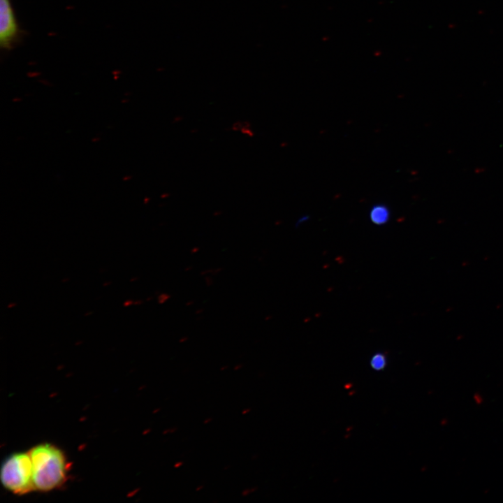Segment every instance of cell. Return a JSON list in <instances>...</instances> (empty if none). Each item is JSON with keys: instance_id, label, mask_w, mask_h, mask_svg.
I'll list each match as a JSON object with an SVG mask.
<instances>
[{"instance_id": "4", "label": "cell", "mask_w": 503, "mask_h": 503, "mask_svg": "<svg viewBox=\"0 0 503 503\" xmlns=\"http://www.w3.org/2000/svg\"><path fill=\"white\" fill-rule=\"evenodd\" d=\"M370 219L376 224H382L387 221L389 212L385 206L376 205L370 212Z\"/></svg>"}, {"instance_id": "2", "label": "cell", "mask_w": 503, "mask_h": 503, "mask_svg": "<svg viewBox=\"0 0 503 503\" xmlns=\"http://www.w3.org/2000/svg\"><path fill=\"white\" fill-rule=\"evenodd\" d=\"M0 479L6 490L16 495L35 490L29 452L15 453L7 457L1 467Z\"/></svg>"}, {"instance_id": "12", "label": "cell", "mask_w": 503, "mask_h": 503, "mask_svg": "<svg viewBox=\"0 0 503 503\" xmlns=\"http://www.w3.org/2000/svg\"><path fill=\"white\" fill-rule=\"evenodd\" d=\"M242 367V365L239 364V365H235L233 369H234V370L237 371V370H240Z\"/></svg>"}, {"instance_id": "13", "label": "cell", "mask_w": 503, "mask_h": 503, "mask_svg": "<svg viewBox=\"0 0 503 503\" xmlns=\"http://www.w3.org/2000/svg\"><path fill=\"white\" fill-rule=\"evenodd\" d=\"M258 455H257V454H254L252 456V460H256V459H258Z\"/></svg>"}, {"instance_id": "6", "label": "cell", "mask_w": 503, "mask_h": 503, "mask_svg": "<svg viewBox=\"0 0 503 503\" xmlns=\"http://www.w3.org/2000/svg\"><path fill=\"white\" fill-rule=\"evenodd\" d=\"M258 486H254L252 488H245L244 490H242L241 495L244 496V497L248 496L250 494L256 492L258 490Z\"/></svg>"}, {"instance_id": "7", "label": "cell", "mask_w": 503, "mask_h": 503, "mask_svg": "<svg viewBox=\"0 0 503 503\" xmlns=\"http://www.w3.org/2000/svg\"><path fill=\"white\" fill-rule=\"evenodd\" d=\"M177 430V427L170 428L166 429V430L163 432V434H172V433H175Z\"/></svg>"}, {"instance_id": "8", "label": "cell", "mask_w": 503, "mask_h": 503, "mask_svg": "<svg viewBox=\"0 0 503 503\" xmlns=\"http://www.w3.org/2000/svg\"><path fill=\"white\" fill-rule=\"evenodd\" d=\"M183 465H184V462H183V461H181V460H179V461H177V462H175L174 463L173 467H174V468H180V467H181Z\"/></svg>"}, {"instance_id": "3", "label": "cell", "mask_w": 503, "mask_h": 503, "mask_svg": "<svg viewBox=\"0 0 503 503\" xmlns=\"http://www.w3.org/2000/svg\"><path fill=\"white\" fill-rule=\"evenodd\" d=\"M0 45L4 49H10L19 34L10 0H0Z\"/></svg>"}, {"instance_id": "5", "label": "cell", "mask_w": 503, "mask_h": 503, "mask_svg": "<svg viewBox=\"0 0 503 503\" xmlns=\"http://www.w3.org/2000/svg\"><path fill=\"white\" fill-rule=\"evenodd\" d=\"M386 363L385 357L381 354H376L371 360V365L375 370H381L384 367Z\"/></svg>"}, {"instance_id": "10", "label": "cell", "mask_w": 503, "mask_h": 503, "mask_svg": "<svg viewBox=\"0 0 503 503\" xmlns=\"http://www.w3.org/2000/svg\"><path fill=\"white\" fill-rule=\"evenodd\" d=\"M212 421H213V418H212V417H207V418H206L204 419V421H203V424L207 425V424H209L210 423H211Z\"/></svg>"}, {"instance_id": "15", "label": "cell", "mask_w": 503, "mask_h": 503, "mask_svg": "<svg viewBox=\"0 0 503 503\" xmlns=\"http://www.w3.org/2000/svg\"><path fill=\"white\" fill-rule=\"evenodd\" d=\"M229 468H230V466H229V465H227L226 467H224V470H227V469H229Z\"/></svg>"}, {"instance_id": "14", "label": "cell", "mask_w": 503, "mask_h": 503, "mask_svg": "<svg viewBox=\"0 0 503 503\" xmlns=\"http://www.w3.org/2000/svg\"><path fill=\"white\" fill-rule=\"evenodd\" d=\"M227 368H228V366H222V367L220 368V371L226 370Z\"/></svg>"}, {"instance_id": "9", "label": "cell", "mask_w": 503, "mask_h": 503, "mask_svg": "<svg viewBox=\"0 0 503 503\" xmlns=\"http://www.w3.org/2000/svg\"><path fill=\"white\" fill-rule=\"evenodd\" d=\"M251 411L252 409L250 407L245 408L242 410L241 414L242 415H246L251 412Z\"/></svg>"}, {"instance_id": "1", "label": "cell", "mask_w": 503, "mask_h": 503, "mask_svg": "<svg viewBox=\"0 0 503 503\" xmlns=\"http://www.w3.org/2000/svg\"><path fill=\"white\" fill-rule=\"evenodd\" d=\"M29 454L35 490L49 492L66 481L69 464L59 448L48 443L41 444L31 448Z\"/></svg>"}, {"instance_id": "11", "label": "cell", "mask_w": 503, "mask_h": 503, "mask_svg": "<svg viewBox=\"0 0 503 503\" xmlns=\"http://www.w3.org/2000/svg\"><path fill=\"white\" fill-rule=\"evenodd\" d=\"M203 488H204V485L201 484V485H198V486L196 488L195 490H196V492H199V491L202 490Z\"/></svg>"}]
</instances>
